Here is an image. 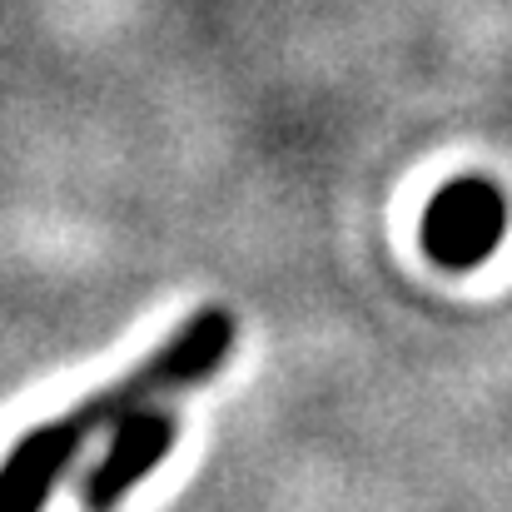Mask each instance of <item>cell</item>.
Returning a JSON list of instances; mask_svg holds the SVG:
<instances>
[{
    "label": "cell",
    "mask_w": 512,
    "mask_h": 512,
    "mask_svg": "<svg viewBox=\"0 0 512 512\" xmlns=\"http://www.w3.org/2000/svg\"><path fill=\"white\" fill-rule=\"evenodd\" d=\"M174 438H179V413H170L165 403L120 418L110 428V448L100 453V463L80 478V508L115 512L174 453Z\"/></svg>",
    "instance_id": "3"
},
{
    "label": "cell",
    "mask_w": 512,
    "mask_h": 512,
    "mask_svg": "<svg viewBox=\"0 0 512 512\" xmlns=\"http://www.w3.org/2000/svg\"><path fill=\"white\" fill-rule=\"evenodd\" d=\"M234 339H239L234 314L224 304H204L160 348H150L125 378H115V383L95 388L85 403L25 428L0 458V512H45L50 493L75 468V458L85 453L90 438L110 433L135 408L165 403L170 393H189V388L209 383L224 368V358L234 353Z\"/></svg>",
    "instance_id": "1"
},
{
    "label": "cell",
    "mask_w": 512,
    "mask_h": 512,
    "mask_svg": "<svg viewBox=\"0 0 512 512\" xmlns=\"http://www.w3.org/2000/svg\"><path fill=\"white\" fill-rule=\"evenodd\" d=\"M503 234H508V199H503V189H498L493 179H483V174H458V179H448V184L428 199V209H423V219H418V244H423V254H428L438 269H448V274L483 269V264L498 254Z\"/></svg>",
    "instance_id": "2"
}]
</instances>
